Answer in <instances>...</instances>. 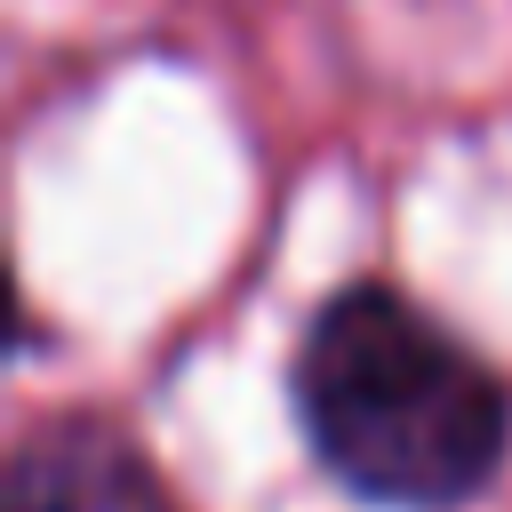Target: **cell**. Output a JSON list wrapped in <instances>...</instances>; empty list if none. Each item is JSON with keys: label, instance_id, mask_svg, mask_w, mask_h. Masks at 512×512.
<instances>
[{"label": "cell", "instance_id": "cell-1", "mask_svg": "<svg viewBox=\"0 0 512 512\" xmlns=\"http://www.w3.org/2000/svg\"><path fill=\"white\" fill-rule=\"evenodd\" d=\"M288 392L320 472L392 512L480 496L512 448L504 376L384 280H352L312 312Z\"/></svg>", "mask_w": 512, "mask_h": 512}, {"label": "cell", "instance_id": "cell-2", "mask_svg": "<svg viewBox=\"0 0 512 512\" xmlns=\"http://www.w3.org/2000/svg\"><path fill=\"white\" fill-rule=\"evenodd\" d=\"M8 512H176L152 456L104 416H48L8 456Z\"/></svg>", "mask_w": 512, "mask_h": 512}]
</instances>
